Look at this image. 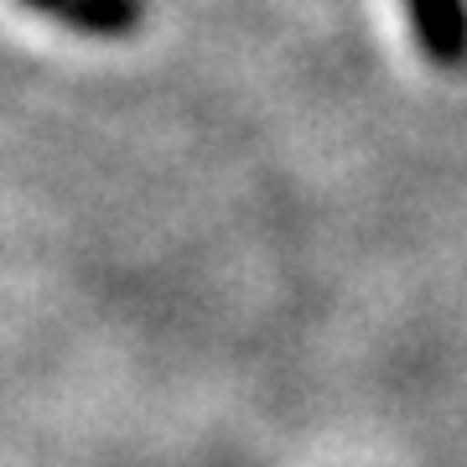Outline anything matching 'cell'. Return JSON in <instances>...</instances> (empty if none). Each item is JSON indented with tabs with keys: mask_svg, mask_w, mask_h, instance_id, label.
I'll use <instances>...</instances> for the list:
<instances>
[{
	"mask_svg": "<svg viewBox=\"0 0 467 467\" xmlns=\"http://www.w3.org/2000/svg\"><path fill=\"white\" fill-rule=\"evenodd\" d=\"M26 5H36V11H47V16H63L67 0H26Z\"/></svg>",
	"mask_w": 467,
	"mask_h": 467,
	"instance_id": "3957f363",
	"label": "cell"
},
{
	"mask_svg": "<svg viewBox=\"0 0 467 467\" xmlns=\"http://www.w3.org/2000/svg\"><path fill=\"white\" fill-rule=\"evenodd\" d=\"M140 0H67L63 21H73L84 36H130L140 26Z\"/></svg>",
	"mask_w": 467,
	"mask_h": 467,
	"instance_id": "7a4b0ae2",
	"label": "cell"
},
{
	"mask_svg": "<svg viewBox=\"0 0 467 467\" xmlns=\"http://www.w3.org/2000/svg\"><path fill=\"white\" fill-rule=\"evenodd\" d=\"M405 11L436 67H467V0H405Z\"/></svg>",
	"mask_w": 467,
	"mask_h": 467,
	"instance_id": "6da1fadb",
	"label": "cell"
}]
</instances>
